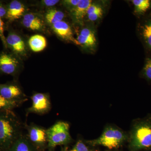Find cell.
<instances>
[{
	"instance_id": "1",
	"label": "cell",
	"mask_w": 151,
	"mask_h": 151,
	"mask_svg": "<svg viewBox=\"0 0 151 151\" xmlns=\"http://www.w3.org/2000/svg\"><path fill=\"white\" fill-rule=\"evenodd\" d=\"M24 126L13 110H0V149L17 141L23 134Z\"/></svg>"
},
{
	"instance_id": "2",
	"label": "cell",
	"mask_w": 151,
	"mask_h": 151,
	"mask_svg": "<svg viewBox=\"0 0 151 151\" xmlns=\"http://www.w3.org/2000/svg\"><path fill=\"white\" fill-rule=\"evenodd\" d=\"M129 151L151 148V115L135 119L128 134Z\"/></svg>"
},
{
	"instance_id": "3",
	"label": "cell",
	"mask_w": 151,
	"mask_h": 151,
	"mask_svg": "<svg viewBox=\"0 0 151 151\" xmlns=\"http://www.w3.org/2000/svg\"><path fill=\"white\" fill-rule=\"evenodd\" d=\"M128 134L114 125L105 127L102 134L94 139L85 141L91 147L102 146L110 150L117 149L128 141Z\"/></svg>"
},
{
	"instance_id": "4",
	"label": "cell",
	"mask_w": 151,
	"mask_h": 151,
	"mask_svg": "<svg viewBox=\"0 0 151 151\" xmlns=\"http://www.w3.org/2000/svg\"><path fill=\"white\" fill-rule=\"evenodd\" d=\"M47 149L58 146H66L73 141L70 133V125L65 121H58L47 129Z\"/></svg>"
},
{
	"instance_id": "5",
	"label": "cell",
	"mask_w": 151,
	"mask_h": 151,
	"mask_svg": "<svg viewBox=\"0 0 151 151\" xmlns=\"http://www.w3.org/2000/svg\"><path fill=\"white\" fill-rule=\"evenodd\" d=\"M24 129L27 131L26 135L28 139L37 151L47 149V129L34 123L29 125L25 124Z\"/></svg>"
},
{
	"instance_id": "6",
	"label": "cell",
	"mask_w": 151,
	"mask_h": 151,
	"mask_svg": "<svg viewBox=\"0 0 151 151\" xmlns=\"http://www.w3.org/2000/svg\"><path fill=\"white\" fill-rule=\"evenodd\" d=\"M18 56L10 51L5 50L0 53V73L16 77L20 68Z\"/></svg>"
},
{
	"instance_id": "7",
	"label": "cell",
	"mask_w": 151,
	"mask_h": 151,
	"mask_svg": "<svg viewBox=\"0 0 151 151\" xmlns=\"http://www.w3.org/2000/svg\"><path fill=\"white\" fill-rule=\"evenodd\" d=\"M30 98L31 106L26 110L27 116L31 113L43 115L49 113L51 110V100L48 94L35 93L32 95Z\"/></svg>"
},
{
	"instance_id": "8",
	"label": "cell",
	"mask_w": 151,
	"mask_h": 151,
	"mask_svg": "<svg viewBox=\"0 0 151 151\" xmlns=\"http://www.w3.org/2000/svg\"><path fill=\"white\" fill-rule=\"evenodd\" d=\"M0 95L7 100L23 103L27 100L26 95L16 81L0 84Z\"/></svg>"
},
{
	"instance_id": "9",
	"label": "cell",
	"mask_w": 151,
	"mask_h": 151,
	"mask_svg": "<svg viewBox=\"0 0 151 151\" xmlns=\"http://www.w3.org/2000/svg\"><path fill=\"white\" fill-rule=\"evenodd\" d=\"M7 49L17 56L22 55L26 52L25 43L19 35L14 31H10L6 37Z\"/></svg>"
},
{
	"instance_id": "10",
	"label": "cell",
	"mask_w": 151,
	"mask_h": 151,
	"mask_svg": "<svg viewBox=\"0 0 151 151\" xmlns=\"http://www.w3.org/2000/svg\"><path fill=\"white\" fill-rule=\"evenodd\" d=\"M54 32L61 38L79 45L78 41L73 36V32L67 23L62 21L52 25Z\"/></svg>"
},
{
	"instance_id": "11",
	"label": "cell",
	"mask_w": 151,
	"mask_h": 151,
	"mask_svg": "<svg viewBox=\"0 0 151 151\" xmlns=\"http://www.w3.org/2000/svg\"><path fill=\"white\" fill-rule=\"evenodd\" d=\"M79 45L85 48L93 49L96 46L97 40L93 30L85 28L81 30L77 38Z\"/></svg>"
},
{
	"instance_id": "12",
	"label": "cell",
	"mask_w": 151,
	"mask_h": 151,
	"mask_svg": "<svg viewBox=\"0 0 151 151\" xmlns=\"http://www.w3.org/2000/svg\"><path fill=\"white\" fill-rule=\"evenodd\" d=\"M25 8L24 5L19 1H12L7 7L6 18L10 21H13L20 18L24 14Z\"/></svg>"
},
{
	"instance_id": "13",
	"label": "cell",
	"mask_w": 151,
	"mask_h": 151,
	"mask_svg": "<svg viewBox=\"0 0 151 151\" xmlns=\"http://www.w3.org/2000/svg\"><path fill=\"white\" fill-rule=\"evenodd\" d=\"M0 151H37L31 144L26 134H23L14 142Z\"/></svg>"
},
{
	"instance_id": "14",
	"label": "cell",
	"mask_w": 151,
	"mask_h": 151,
	"mask_svg": "<svg viewBox=\"0 0 151 151\" xmlns=\"http://www.w3.org/2000/svg\"><path fill=\"white\" fill-rule=\"evenodd\" d=\"M92 3L90 0H80L77 6L70 11L73 19L76 22L81 23L86 15L87 9Z\"/></svg>"
},
{
	"instance_id": "15",
	"label": "cell",
	"mask_w": 151,
	"mask_h": 151,
	"mask_svg": "<svg viewBox=\"0 0 151 151\" xmlns=\"http://www.w3.org/2000/svg\"><path fill=\"white\" fill-rule=\"evenodd\" d=\"M22 23L25 27L33 31L40 30L43 26L41 19L32 13L25 14L22 20Z\"/></svg>"
},
{
	"instance_id": "16",
	"label": "cell",
	"mask_w": 151,
	"mask_h": 151,
	"mask_svg": "<svg viewBox=\"0 0 151 151\" xmlns=\"http://www.w3.org/2000/svg\"><path fill=\"white\" fill-rule=\"evenodd\" d=\"M29 45L32 51L35 52H40L46 47L47 40L43 36L40 35H35L29 38L28 41Z\"/></svg>"
},
{
	"instance_id": "17",
	"label": "cell",
	"mask_w": 151,
	"mask_h": 151,
	"mask_svg": "<svg viewBox=\"0 0 151 151\" xmlns=\"http://www.w3.org/2000/svg\"><path fill=\"white\" fill-rule=\"evenodd\" d=\"M65 15L62 11L50 9L47 12L45 19L48 23L53 25L58 22L62 21Z\"/></svg>"
},
{
	"instance_id": "18",
	"label": "cell",
	"mask_w": 151,
	"mask_h": 151,
	"mask_svg": "<svg viewBox=\"0 0 151 151\" xmlns=\"http://www.w3.org/2000/svg\"><path fill=\"white\" fill-rule=\"evenodd\" d=\"M132 2L134 6L135 12L139 14L144 13L150 6L149 0H133Z\"/></svg>"
},
{
	"instance_id": "19",
	"label": "cell",
	"mask_w": 151,
	"mask_h": 151,
	"mask_svg": "<svg viewBox=\"0 0 151 151\" xmlns=\"http://www.w3.org/2000/svg\"><path fill=\"white\" fill-rule=\"evenodd\" d=\"M23 104L20 102H15L7 100L0 95V110H13Z\"/></svg>"
},
{
	"instance_id": "20",
	"label": "cell",
	"mask_w": 151,
	"mask_h": 151,
	"mask_svg": "<svg viewBox=\"0 0 151 151\" xmlns=\"http://www.w3.org/2000/svg\"><path fill=\"white\" fill-rule=\"evenodd\" d=\"M65 151H94L91 148V146L86 144L85 141L79 139L76 142L73 147L68 150L67 147H65Z\"/></svg>"
},
{
	"instance_id": "21",
	"label": "cell",
	"mask_w": 151,
	"mask_h": 151,
	"mask_svg": "<svg viewBox=\"0 0 151 151\" xmlns=\"http://www.w3.org/2000/svg\"><path fill=\"white\" fill-rule=\"evenodd\" d=\"M143 35L147 45L151 48V23L145 25L143 29Z\"/></svg>"
},
{
	"instance_id": "22",
	"label": "cell",
	"mask_w": 151,
	"mask_h": 151,
	"mask_svg": "<svg viewBox=\"0 0 151 151\" xmlns=\"http://www.w3.org/2000/svg\"><path fill=\"white\" fill-rule=\"evenodd\" d=\"M143 75L147 80L151 81V58H148L146 60L143 69Z\"/></svg>"
},
{
	"instance_id": "23",
	"label": "cell",
	"mask_w": 151,
	"mask_h": 151,
	"mask_svg": "<svg viewBox=\"0 0 151 151\" xmlns=\"http://www.w3.org/2000/svg\"><path fill=\"white\" fill-rule=\"evenodd\" d=\"M103 9L101 7L93 13L90 14L87 16V17H88V18L89 20H90V21H96L102 17L103 15Z\"/></svg>"
},
{
	"instance_id": "24",
	"label": "cell",
	"mask_w": 151,
	"mask_h": 151,
	"mask_svg": "<svg viewBox=\"0 0 151 151\" xmlns=\"http://www.w3.org/2000/svg\"><path fill=\"white\" fill-rule=\"evenodd\" d=\"M80 1V0H65L63 2L64 5L71 11L75 8Z\"/></svg>"
},
{
	"instance_id": "25",
	"label": "cell",
	"mask_w": 151,
	"mask_h": 151,
	"mask_svg": "<svg viewBox=\"0 0 151 151\" xmlns=\"http://www.w3.org/2000/svg\"><path fill=\"white\" fill-rule=\"evenodd\" d=\"M4 32V23L2 19L0 18V38L4 46L7 49L6 37H5Z\"/></svg>"
},
{
	"instance_id": "26",
	"label": "cell",
	"mask_w": 151,
	"mask_h": 151,
	"mask_svg": "<svg viewBox=\"0 0 151 151\" xmlns=\"http://www.w3.org/2000/svg\"><path fill=\"white\" fill-rule=\"evenodd\" d=\"M101 6H100L99 5L97 4H92L89 6L88 9H87V12H86V15L88 16L90 14H92L96 12L97 10L100 8Z\"/></svg>"
},
{
	"instance_id": "27",
	"label": "cell",
	"mask_w": 151,
	"mask_h": 151,
	"mask_svg": "<svg viewBox=\"0 0 151 151\" xmlns=\"http://www.w3.org/2000/svg\"><path fill=\"white\" fill-rule=\"evenodd\" d=\"M59 1L58 0H44L42 1V3L44 6L51 7L55 5Z\"/></svg>"
},
{
	"instance_id": "28",
	"label": "cell",
	"mask_w": 151,
	"mask_h": 151,
	"mask_svg": "<svg viewBox=\"0 0 151 151\" xmlns=\"http://www.w3.org/2000/svg\"><path fill=\"white\" fill-rule=\"evenodd\" d=\"M6 12L7 8H6L1 4H0V18H2L4 17H6Z\"/></svg>"
},
{
	"instance_id": "29",
	"label": "cell",
	"mask_w": 151,
	"mask_h": 151,
	"mask_svg": "<svg viewBox=\"0 0 151 151\" xmlns=\"http://www.w3.org/2000/svg\"><path fill=\"white\" fill-rule=\"evenodd\" d=\"M61 151H65V147H61Z\"/></svg>"
},
{
	"instance_id": "30",
	"label": "cell",
	"mask_w": 151,
	"mask_h": 151,
	"mask_svg": "<svg viewBox=\"0 0 151 151\" xmlns=\"http://www.w3.org/2000/svg\"><path fill=\"white\" fill-rule=\"evenodd\" d=\"M48 151H54L55 149H48Z\"/></svg>"
},
{
	"instance_id": "31",
	"label": "cell",
	"mask_w": 151,
	"mask_h": 151,
	"mask_svg": "<svg viewBox=\"0 0 151 151\" xmlns=\"http://www.w3.org/2000/svg\"><path fill=\"white\" fill-rule=\"evenodd\" d=\"M141 151H151V148L150 149H148V150H144Z\"/></svg>"
}]
</instances>
